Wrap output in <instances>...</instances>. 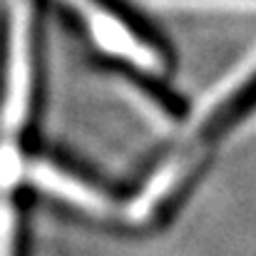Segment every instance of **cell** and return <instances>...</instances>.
I'll return each mask as SVG.
<instances>
[{"instance_id":"1","label":"cell","mask_w":256,"mask_h":256,"mask_svg":"<svg viewBox=\"0 0 256 256\" xmlns=\"http://www.w3.org/2000/svg\"><path fill=\"white\" fill-rule=\"evenodd\" d=\"M35 20L30 0H10L8 45H5V85L0 104L2 137L15 140L30 117L35 82Z\"/></svg>"},{"instance_id":"2","label":"cell","mask_w":256,"mask_h":256,"mask_svg":"<svg viewBox=\"0 0 256 256\" xmlns=\"http://www.w3.org/2000/svg\"><path fill=\"white\" fill-rule=\"evenodd\" d=\"M104 60H107V68H110V70L120 72L127 82H132L142 94H147L167 117L176 120V122H184V120L189 117V110H192L189 100H186L179 90H174L167 80L157 78L154 72L144 70L140 62H134V60L124 58V55L104 52Z\"/></svg>"},{"instance_id":"3","label":"cell","mask_w":256,"mask_h":256,"mask_svg":"<svg viewBox=\"0 0 256 256\" xmlns=\"http://www.w3.org/2000/svg\"><path fill=\"white\" fill-rule=\"evenodd\" d=\"M256 110V70L249 75L232 94H226L199 124L196 142L206 150H212L219 140H224L234 127H239L246 117H252Z\"/></svg>"},{"instance_id":"4","label":"cell","mask_w":256,"mask_h":256,"mask_svg":"<svg viewBox=\"0 0 256 256\" xmlns=\"http://www.w3.org/2000/svg\"><path fill=\"white\" fill-rule=\"evenodd\" d=\"M20 174H22L20 150H18L15 140L2 137V142H0V189L12 186L20 179Z\"/></svg>"},{"instance_id":"5","label":"cell","mask_w":256,"mask_h":256,"mask_svg":"<svg viewBox=\"0 0 256 256\" xmlns=\"http://www.w3.org/2000/svg\"><path fill=\"white\" fill-rule=\"evenodd\" d=\"M0 256H15V212L0 202Z\"/></svg>"}]
</instances>
